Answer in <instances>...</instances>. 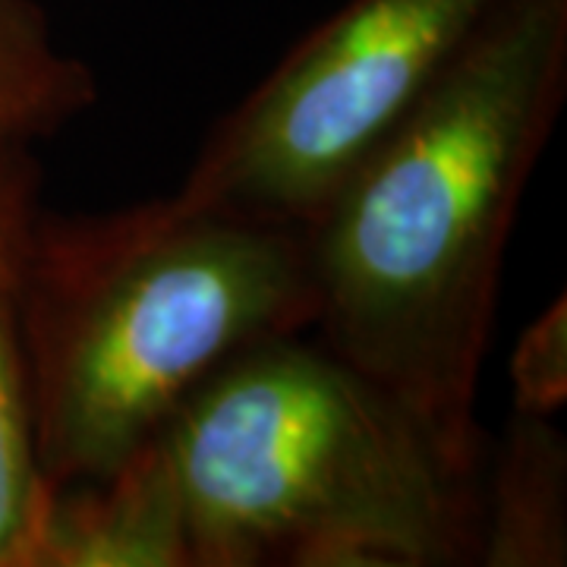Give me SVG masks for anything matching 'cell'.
<instances>
[{
    "label": "cell",
    "mask_w": 567,
    "mask_h": 567,
    "mask_svg": "<svg viewBox=\"0 0 567 567\" xmlns=\"http://www.w3.org/2000/svg\"><path fill=\"white\" fill-rule=\"evenodd\" d=\"M567 99V0H505L306 224L319 344L480 476L507 240Z\"/></svg>",
    "instance_id": "1"
},
{
    "label": "cell",
    "mask_w": 567,
    "mask_h": 567,
    "mask_svg": "<svg viewBox=\"0 0 567 567\" xmlns=\"http://www.w3.org/2000/svg\"><path fill=\"white\" fill-rule=\"evenodd\" d=\"M312 322L303 227L177 193L102 215L41 212L22 344L48 488L114 473L218 369Z\"/></svg>",
    "instance_id": "2"
},
{
    "label": "cell",
    "mask_w": 567,
    "mask_h": 567,
    "mask_svg": "<svg viewBox=\"0 0 567 567\" xmlns=\"http://www.w3.org/2000/svg\"><path fill=\"white\" fill-rule=\"evenodd\" d=\"M193 567H451L480 488L388 388L303 334L218 369L158 435Z\"/></svg>",
    "instance_id": "3"
},
{
    "label": "cell",
    "mask_w": 567,
    "mask_h": 567,
    "mask_svg": "<svg viewBox=\"0 0 567 567\" xmlns=\"http://www.w3.org/2000/svg\"><path fill=\"white\" fill-rule=\"evenodd\" d=\"M505 0H347L203 142L177 196L306 227Z\"/></svg>",
    "instance_id": "4"
},
{
    "label": "cell",
    "mask_w": 567,
    "mask_h": 567,
    "mask_svg": "<svg viewBox=\"0 0 567 567\" xmlns=\"http://www.w3.org/2000/svg\"><path fill=\"white\" fill-rule=\"evenodd\" d=\"M41 212L35 145H0V567H29L48 502L22 344V284Z\"/></svg>",
    "instance_id": "5"
},
{
    "label": "cell",
    "mask_w": 567,
    "mask_h": 567,
    "mask_svg": "<svg viewBox=\"0 0 567 567\" xmlns=\"http://www.w3.org/2000/svg\"><path fill=\"white\" fill-rule=\"evenodd\" d=\"M29 567H193L158 435L102 480L48 488Z\"/></svg>",
    "instance_id": "6"
},
{
    "label": "cell",
    "mask_w": 567,
    "mask_h": 567,
    "mask_svg": "<svg viewBox=\"0 0 567 567\" xmlns=\"http://www.w3.org/2000/svg\"><path fill=\"white\" fill-rule=\"evenodd\" d=\"M476 565H567V445L555 416L514 413L480 492Z\"/></svg>",
    "instance_id": "7"
},
{
    "label": "cell",
    "mask_w": 567,
    "mask_h": 567,
    "mask_svg": "<svg viewBox=\"0 0 567 567\" xmlns=\"http://www.w3.org/2000/svg\"><path fill=\"white\" fill-rule=\"evenodd\" d=\"M95 102L92 66L63 48L39 0H0V145H39Z\"/></svg>",
    "instance_id": "8"
},
{
    "label": "cell",
    "mask_w": 567,
    "mask_h": 567,
    "mask_svg": "<svg viewBox=\"0 0 567 567\" xmlns=\"http://www.w3.org/2000/svg\"><path fill=\"white\" fill-rule=\"evenodd\" d=\"M511 410L555 416L567 404V300L558 293L520 331L511 363Z\"/></svg>",
    "instance_id": "9"
}]
</instances>
